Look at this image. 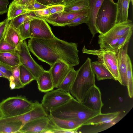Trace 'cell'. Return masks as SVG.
<instances>
[{"instance_id": "cell-1", "label": "cell", "mask_w": 133, "mask_h": 133, "mask_svg": "<svg viewBox=\"0 0 133 133\" xmlns=\"http://www.w3.org/2000/svg\"><path fill=\"white\" fill-rule=\"evenodd\" d=\"M30 38L27 45L29 50L38 59L50 66L59 61L71 67L79 64L77 43L68 42L56 36L47 39Z\"/></svg>"}, {"instance_id": "cell-2", "label": "cell", "mask_w": 133, "mask_h": 133, "mask_svg": "<svg viewBox=\"0 0 133 133\" xmlns=\"http://www.w3.org/2000/svg\"><path fill=\"white\" fill-rule=\"evenodd\" d=\"M50 114L64 120L78 121L83 124L89 119L101 113L88 108L74 97L64 104L50 111Z\"/></svg>"}, {"instance_id": "cell-3", "label": "cell", "mask_w": 133, "mask_h": 133, "mask_svg": "<svg viewBox=\"0 0 133 133\" xmlns=\"http://www.w3.org/2000/svg\"><path fill=\"white\" fill-rule=\"evenodd\" d=\"M91 59L88 57L78 70L77 73L70 90L72 96L83 103L87 92L95 85V74L91 63Z\"/></svg>"}, {"instance_id": "cell-4", "label": "cell", "mask_w": 133, "mask_h": 133, "mask_svg": "<svg viewBox=\"0 0 133 133\" xmlns=\"http://www.w3.org/2000/svg\"><path fill=\"white\" fill-rule=\"evenodd\" d=\"M34 105V102L24 96L9 97L0 103V117L18 116L31 110Z\"/></svg>"}, {"instance_id": "cell-5", "label": "cell", "mask_w": 133, "mask_h": 133, "mask_svg": "<svg viewBox=\"0 0 133 133\" xmlns=\"http://www.w3.org/2000/svg\"><path fill=\"white\" fill-rule=\"evenodd\" d=\"M116 3L111 0H104L96 20V26L100 35L106 33L116 25Z\"/></svg>"}, {"instance_id": "cell-6", "label": "cell", "mask_w": 133, "mask_h": 133, "mask_svg": "<svg viewBox=\"0 0 133 133\" xmlns=\"http://www.w3.org/2000/svg\"><path fill=\"white\" fill-rule=\"evenodd\" d=\"M82 52L83 54L97 56L98 60L110 72L115 81L120 83V80L118 72L117 52L110 49H100L98 50H91L83 47Z\"/></svg>"}, {"instance_id": "cell-7", "label": "cell", "mask_w": 133, "mask_h": 133, "mask_svg": "<svg viewBox=\"0 0 133 133\" xmlns=\"http://www.w3.org/2000/svg\"><path fill=\"white\" fill-rule=\"evenodd\" d=\"M74 97L70 93L57 88L46 92L41 101L46 111H50L66 103Z\"/></svg>"}, {"instance_id": "cell-8", "label": "cell", "mask_w": 133, "mask_h": 133, "mask_svg": "<svg viewBox=\"0 0 133 133\" xmlns=\"http://www.w3.org/2000/svg\"><path fill=\"white\" fill-rule=\"evenodd\" d=\"M21 64L23 65L33 75L36 80L40 75L45 70L31 56L25 40L21 41L16 48Z\"/></svg>"}, {"instance_id": "cell-9", "label": "cell", "mask_w": 133, "mask_h": 133, "mask_svg": "<svg viewBox=\"0 0 133 133\" xmlns=\"http://www.w3.org/2000/svg\"><path fill=\"white\" fill-rule=\"evenodd\" d=\"M133 28L132 22L130 19H128L126 21L116 24L106 33L98 36V43L100 49H104L113 39L122 36L128 31Z\"/></svg>"}, {"instance_id": "cell-10", "label": "cell", "mask_w": 133, "mask_h": 133, "mask_svg": "<svg viewBox=\"0 0 133 133\" xmlns=\"http://www.w3.org/2000/svg\"><path fill=\"white\" fill-rule=\"evenodd\" d=\"M30 33V38L47 39L55 37L46 20L39 17L31 21Z\"/></svg>"}, {"instance_id": "cell-11", "label": "cell", "mask_w": 133, "mask_h": 133, "mask_svg": "<svg viewBox=\"0 0 133 133\" xmlns=\"http://www.w3.org/2000/svg\"><path fill=\"white\" fill-rule=\"evenodd\" d=\"M88 9L73 12H64L60 14H54L49 16L45 20L54 26H64V24L75 18L83 15H88Z\"/></svg>"}, {"instance_id": "cell-12", "label": "cell", "mask_w": 133, "mask_h": 133, "mask_svg": "<svg viewBox=\"0 0 133 133\" xmlns=\"http://www.w3.org/2000/svg\"><path fill=\"white\" fill-rule=\"evenodd\" d=\"M83 103L90 109L101 112L104 104L102 100L100 90L95 85L87 92Z\"/></svg>"}, {"instance_id": "cell-13", "label": "cell", "mask_w": 133, "mask_h": 133, "mask_svg": "<svg viewBox=\"0 0 133 133\" xmlns=\"http://www.w3.org/2000/svg\"><path fill=\"white\" fill-rule=\"evenodd\" d=\"M72 67L61 61L57 62L50 66L49 71L54 88H58Z\"/></svg>"}, {"instance_id": "cell-14", "label": "cell", "mask_w": 133, "mask_h": 133, "mask_svg": "<svg viewBox=\"0 0 133 133\" xmlns=\"http://www.w3.org/2000/svg\"><path fill=\"white\" fill-rule=\"evenodd\" d=\"M49 123L48 116L35 119L25 123L18 133H43L47 129Z\"/></svg>"}, {"instance_id": "cell-15", "label": "cell", "mask_w": 133, "mask_h": 133, "mask_svg": "<svg viewBox=\"0 0 133 133\" xmlns=\"http://www.w3.org/2000/svg\"><path fill=\"white\" fill-rule=\"evenodd\" d=\"M129 43L117 52V65L120 80V83L124 86H127V72L128 51Z\"/></svg>"}, {"instance_id": "cell-16", "label": "cell", "mask_w": 133, "mask_h": 133, "mask_svg": "<svg viewBox=\"0 0 133 133\" xmlns=\"http://www.w3.org/2000/svg\"><path fill=\"white\" fill-rule=\"evenodd\" d=\"M104 0H89L88 20L86 23L92 37L98 33L96 26V20L98 11Z\"/></svg>"}, {"instance_id": "cell-17", "label": "cell", "mask_w": 133, "mask_h": 133, "mask_svg": "<svg viewBox=\"0 0 133 133\" xmlns=\"http://www.w3.org/2000/svg\"><path fill=\"white\" fill-rule=\"evenodd\" d=\"M34 102V105L32 109L24 114L16 117L22 122V126L29 121L48 116V112L44 110L41 103L37 101Z\"/></svg>"}, {"instance_id": "cell-18", "label": "cell", "mask_w": 133, "mask_h": 133, "mask_svg": "<svg viewBox=\"0 0 133 133\" xmlns=\"http://www.w3.org/2000/svg\"><path fill=\"white\" fill-rule=\"evenodd\" d=\"M48 117L49 123L55 127L61 129L68 131L71 133L77 132L78 129L83 126L81 122L61 119L54 117L50 114Z\"/></svg>"}, {"instance_id": "cell-19", "label": "cell", "mask_w": 133, "mask_h": 133, "mask_svg": "<svg viewBox=\"0 0 133 133\" xmlns=\"http://www.w3.org/2000/svg\"><path fill=\"white\" fill-rule=\"evenodd\" d=\"M22 125L16 117H0V133H18Z\"/></svg>"}, {"instance_id": "cell-20", "label": "cell", "mask_w": 133, "mask_h": 133, "mask_svg": "<svg viewBox=\"0 0 133 133\" xmlns=\"http://www.w3.org/2000/svg\"><path fill=\"white\" fill-rule=\"evenodd\" d=\"M38 90L43 92H46L54 88L52 78L49 70H45L39 76L36 80Z\"/></svg>"}, {"instance_id": "cell-21", "label": "cell", "mask_w": 133, "mask_h": 133, "mask_svg": "<svg viewBox=\"0 0 133 133\" xmlns=\"http://www.w3.org/2000/svg\"><path fill=\"white\" fill-rule=\"evenodd\" d=\"M127 112H121L119 115L114 119L102 123L93 125L83 130L81 132L96 133L105 130L118 123L127 114Z\"/></svg>"}, {"instance_id": "cell-22", "label": "cell", "mask_w": 133, "mask_h": 133, "mask_svg": "<svg viewBox=\"0 0 133 133\" xmlns=\"http://www.w3.org/2000/svg\"><path fill=\"white\" fill-rule=\"evenodd\" d=\"M91 66L92 70L96 75L97 80L100 81L107 79H115L110 72L100 61L91 62Z\"/></svg>"}, {"instance_id": "cell-23", "label": "cell", "mask_w": 133, "mask_h": 133, "mask_svg": "<svg viewBox=\"0 0 133 133\" xmlns=\"http://www.w3.org/2000/svg\"><path fill=\"white\" fill-rule=\"evenodd\" d=\"M131 0H118L116 3L117 15L116 24L128 20V10Z\"/></svg>"}, {"instance_id": "cell-24", "label": "cell", "mask_w": 133, "mask_h": 133, "mask_svg": "<svg viewBox=\"0 0 133 133\" xmlns=\"http://www.w3.org/2000/svg\"><path fill=\"white\" fill-rule=\"evenodd\" d=\"M121 112L119 111L106 114H98L83 123L82 126L95 125L110 121L118 116Z\"/></svg>"}, {"instance_id": "cell-25", "label": "cell", "mask_w": 133, "mask_h": 133, "mask_svg": "<svg viewBox=\"0 0 133 133\" xmlns=\"http://www.w3.org/2000/svg\"><path fill=\"white\" fill-rule=\"evenodd\" d=\"M4 39L6 42L16 48L23 41L17 30L9 23L6 30Z\"/></svg>"}, {"instance_id": "cell-26", "label": "cell", "mask_w": 133, "mask_h": 133, "mask_svg": "<svg viewBox=\"0 0 133 133\" xmlns=\"http://www.w3.org/2000/svg\"><path fill=\"white\" fill-rule=\"evenodd\" d=\"M30 13L25 7L13 1L8 9L7 18L10 21L19 15Z\"/></svg>"}, {"instance_id": "cell-27", "label": "cell", "mask_w": 133, "mask_h": 133, "mask_svg": "<svg viewBox=\"0 0 133 133\" xmlns=\"http://www.w3.org/2000/svg\"><path fill=\"white\" fill-rule=\"evenodd\" d=\"M0 62L11 66L20 64L18 55L16 51L13 52H0Z\"/></svg>"}, {"instance_id": "cell-28", "label": "cell", "mask_w": 133, "mask_h": 133, "mask_svg": "<svg viewBox=\"0 0 133 133\" xmlns=\"http://www.w3.org/2000/svg\"><path fill=\"white\" fill-rule=\"evenodd\" d=\"M89 5V0H76L65 5L64 11L73 12L88 9Z\"/></svg>"}, {"instance_id": "cell-29", "label": "cell", "mask_w": 133, "mask_h": 133, "mask_svg": "<svg viewBox=\"0 0 133 133\" xmlns=\"http://www.w3.org/2000/svg\"><path fill=\"white\" fill-rule=\"evenodd\" d=\"M78 70L72 67L57 88L70 92L71 88L76 77Z\"/></svg>"}, {"instance_id": "cell-30", "label": "cell", "mask_w": 133, "mask_h": 133, "mask_svg": "<svg viewBox=\"0 0 133 133\" xmlns=\"http://www.w3.org/2000/svg\"><path fill=\"white\" fill-rule=\"evenodd\" d=\"M37 17H38L32 13L25 14L16 17L10 21L9 23L17 29L22 24Z\"/></svg>"}, {"instance_id": "cell-31", "label": "cell", "mask_w": 133, "mask_h": 133, "mask_svg": "<svg viewBox=\"0 0 133 133\" xmlns=\"http://www.w3.org/2000/svg\"><path fill=\"white\" fill-rule=\"evenodd\" d=\"M127 85L128 95L130 98L133 96V78L132 67L130 59L128 55L127 59Z\"/></svg>"}, {"instance_id": "cell-32", "label": "cell", "mask_w": 133, "mask_h": 133, "mask_svg": "<svg viewBox=\"0 0 133 133\" xmlns=\"http://www.w3.org/2000/svg\"><path fill=\"white\" fill-rule=\"evenodd\" d=\"M20 76L21 82L24 87L29 84L35 78L31 73L23 65L19 66Z\"/></svg>"}, {"instance_id": "cell-33", "label": "cell", "mask_w": 133, "mask_h": 133, "mask_svg": "<svg viewBox=\"0 0 133 133\" xmlns=\"http://www.w3.org/2000/svg\"><path fill=\"white\" fill-rule=\"evenodd\" d=\"M133 29V28L129 30L120 37L114 46L112 50L117 52L129 42L132 34Z\"/></svg>"}, {"instance_id": "cell-34", "label": "cell", "mask_w": 133, "mask_h": 133, "mask_svg": "<svg viewBox=\"0 0 133 133\" xmlns=\"http://www.w3.org/2000/svg\"><path fill=\"white\" fill-rule=\"evenodd\" d=\"M30 21H29L22 24L17 29L22 41L30 38Z\"/></svg>"}, {"instance_id": "cell-35", "label": "cell", "mask_w": 133, "mask_h": 133, "mask_svg": "<svg viewBox=\"0 0 133 133\" xmlns=\"http://www.w3.org/2000/svg\"><path fill=\"white\" fill-rule=\"evenodd\" d=\"M20 64L11 66L12 76L14 78V82L15 84V89H18L24 87L22 84L20 79L19 66Z\"/></svg>"}, {"instance_id": "cell-36", "label": "cell", "mask_w": 133, "mask_h": 133, "mask_svg": "<svg viewBox=\"0 0 133 133\" xmlns=\"http://www.w3.org/2000/svg\"><path fill=\"white\" fill-rule=\"evenodd\" d=\"M88 20L87 15H83L76 17L70 21L65 23L64 26H75L84 23H86Z\"/></svg>"}, {"instance_id": "cell-37", "label": "cell", "mask_w": 133, "mask_h": 133, "mask_svg": "<svg viewBox=\"0 0 133 133\" xmlns=\"http://www.w3.org/2000/svg\"><path fill=\"white\" fill-rule=\"evenodd\" d=\"M16 48L5 41L4 39L0 42V52H8L15 51Z\"/></svg>"}, {"instance_id": "cell-38", "label": "cell", "mask_w": 133, "mask_h": 133, "mask_svg": "<svg viewBox=\"0 0 133 133\" xmlns=\"http://www.w3.org/2000/svg\"><path fill=\"white\" fill-rule=\"evenodd\" d=\"M65 5L62 4L54 5L48 6L47 8L50 15L54 14H60L64 12Z\"/></svg>"}, {"instance_id": "cell-39", "label": "cell", "mask_w": 133, "mask_h": 133, "mask_svg": "<svg viewBox=\"0 0 133 133\" xmlns=\"http://www.w3.org/2000/svg\"><path fill=\"white\" fill-rule=\"evenodd\" d=\"M0 71L8 79L12 76L11 66L0 62Z\"/></svg>"}, {"instance_id": "cell-40", "label": "cell", "mask_w": 133, "mask_h": 133, "mask_svg": "<svg viewBox=\"0 0 133 133\" xmlns=\"http://www.w3.org/2000/svg\"><path fill=\"white\" fill-rule=\"evenodd\" d=\"M31 12L33 13L37 17L45 19L50 15L48 8L34 11Z\"/></svg>"}, {"instance_id": "cell-41", "label": "cell", "mask_w": 133, "mask_h": 133, "mask_svg": "<svg viewBox=\"0 0 133 133\" xmlns=\"http://www.w3.org/2000/svg\"><path fill=\"white\" fill-rule=\"evenodd\" d=\"M48 6L42 4L35 0L33 4L27 8L28 11L31 12L32 11L47 8Z\"/></svg>"}, {"instance_id": "cell-42", "label": "cell", "mask_w": 133, "mask_h": 133, "mask_svg": "<svg viewBox=\"0 0 133 133\" xmlns=\"http://www.w3.org/2000/svg\"><path fill=\"white\" fill-rule=\"evenodd\" d=\"M5 20L4 22L0 26V42L4 38L6 30L9 21L7 18Z\"/></svg>"}, {"instance_id": "cell-43", "label": "cell", "mask_w": 133, "mask_h": 133, "mask_svg": "<svg viewBox=\"0 0 133 133\" xmlns=\"http://www.w3.org/2000/svg\"><path fill=\"white\" fill-rule=\"evenodd\" d=\"M9 2L8 0H0V15L7 12V6Z\"/></svg>"}, {"instance_id": "cell-44", "label": "cell", "mask_w": 133, "mask_h": 133, "mask_svg": "<svg viewBox=\"0 0 133 133\" xmlns=\"http://www.w3.org/2000/svg\"><path fill=\"white\" fill-rule=\"evenodd\" d=\"M36 0H20L17 3L21 5L26 8L32 5Z\"/></svg>"}, {"instance_id": "cell-45", "label": "cell", "mask_w": 133, "mask_h": 133, "mask_svg": "<svg viewBox=\"0 0 133 133\" xmlns=\"http://www.w3.org/2000/svg\"><path fill=\"white\" fill-rule=\"evenodd\" d=\"M39 3L47 6L53 5L51 0H36Z\"/></svg>"}, {"instance_id": "cell-46", "label": "cell", "mask_w": 133, "mask_h": 133, "mask_svg": "<svg viewBox=\"0 0 133 133\" xmlns=\"http://www.w3.org/2000/svg\"><path fill=\"white\" fill-rule=\"evenodd\" d=\"M10 82L9 86L10 89L13 90L15 89V84L14 82V78L12 76L10 77L8 80Z\"/></svg>"}, {"instance_id": "cell-47", "label": "cell", "mask_w": 133, "mask_h": 133, "mask_svg": "<svg viewBox=\"0 0 133 133\" xmlns=\"http://www.w3.org/2000/svg\"><path fill=\"white\" fill-rule=\"evenodd\" d=\"M51 1L53 5L60 4H63V0H51Z\"/></svg>"}, {"instance_id": "cell-48", "label": "cell", "mask_w": 133, "mask_h": 133, "mask_svg": "<svg viewBox=\"0 0 133 133\" xmlns=\"http://www.w3.org/2000/svg\"><path fill=\"white\" fill-rule=\"evenodd\" d=\"M76 0H64L63 4L65 5L66 4Z\"/></svg>"}, {"instance_id": "cell-49", "label": "cell", "mask_w": 133, "mask_h": 133, "mask_svg": "<svg viewBox=\"0 0 133 133\" xmlns=\"http://www.w3.org/2000/svg\"><path fill=\"white\" fill-rule=\"evenodd\" d=\"M0 77H3L7 79L6 77L0 71Z\"/></svg>"}, {"instance_id": "cell-50", "label": "cell", "mask_w": 133, "mask_h": 133, "mask_svg": "<svg viewBox=\"0 0 133 133\" xmlns=\"http://www.w3.org/2000/svg\"><path fill=\"white\" fill-rule=\"evenodd\" d=\"M5 21V20L4 19V21H3L0 22V26H1V25Z\"/></svg>"}, {"instance_id": "cell-51", "label": "cell", "mask_w": 133, "mask_h": 133, "mask_svg": "<svg viewBox=\"0 0 133 133\" xmlns=\"http://www.w3.org/2000/svg\"><path fill=\"white\" fill-rule=\"evenodd\" d=\"M20 0H14V1L15 3H18V2Z\"/></svg>"}, {"instance_id": "cell-52", "label": "cell", "mask_w": 133, "mask_h": 133, "mask_svg": "<svg viewBox=\"0 0 133 133\" xmlns=\"http://www.w3.org/2000/svg\"><path fill=\"white\" fill-rule=\"evenodd\" d=\"M131 3L132 5L133 4V0H131Z\"/></svg>"}, {"instance_id": "cell-53", "label": "cell", "mask_w": 133, "mask_h": 133, "mask_svg": "<svg viewBox=\"0 0 133 133\" xmlns=\"http://www.w3.org/2000/svg\"><path fill=\"white\" fill-rule=\"evenodd\" d=\"M112 1L114 2L113 0H111Z\"/></svg>"}, {"instance_id": "cell-54", "label": "cell", "mask_w": 133, "mask_h": 133, "mask_svg": "<svg viewBox=\"0 0 133 133\" xmlns=\"http://www.w3.org/2000/svg\"><path fill=\"white\" fill-rule=\"evenodd\" d=\"M64 0H63V1Z\"/></svg>"}]
</instances>
